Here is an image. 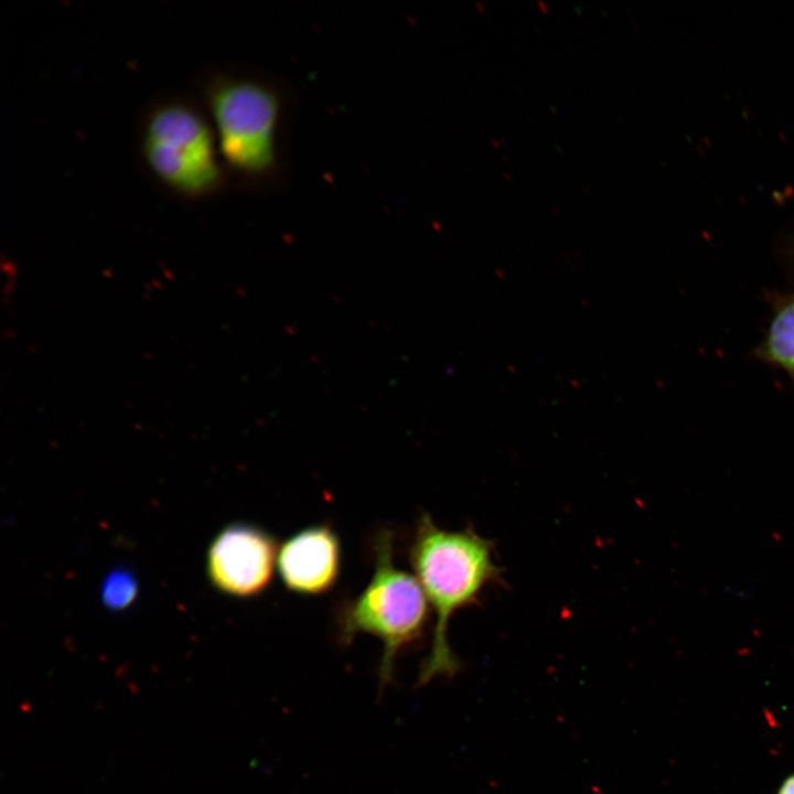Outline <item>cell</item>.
I'll use <instances>...</instances> for the list:
<instances>
[{"instance_id": "5", "label": "cell", "mask_w": 794, "mask_h": 794, "mask_svg": "<svg viewBox=\"0 0 794 794\" xmlns=\"http://www.w3.org/2000/svg\"><path fill=\"white\" fill-rule=\"evenodd\" d=\"M279 546L267 530L247 523L222 528L206 552V573L213 587L234 598L261 594L271 583Z\"/></svg>"}, {"instance_id": "2", "label": "cell", "mask_w": 794, "mask_h": 794, "mask_svg": "<svg viewBox=\"0 0 794 794\" xmlns=\"http://www.w3.org/2000/svg\"><path fill=\"white\" fill-rule=\"evenodd\" d=\"M409 560L436 618L431 648L419 672V684H426L458 672L448 641L449 621L501 573L489 539L472 529L440 528L427 513L417 519Z\"/></svg>"}, {"instance_id": "9", "label": "cell", "mask_w": 794, "mask_h": 794, "mask_svg": "<svg viewBox=\"0 0 794 794\" xmlns=\"http://www.w3.org/2000/svg\"><path fill=\"white\" fill-rule=\"evenodd\" d=\"M776 794H794V772L783 779Z\"/></svg>"}, {"instance_id": "7", "label": "cell", "mask_w": 794, "mask_h": 794, "mask_svg": "<svg viewBox=\"0 0 794 794\" xmlns=\"http://www.w3.org/2000/svg\"><path fill=\"white\" fill-rule=\"evenodd\" d=\"M763 353L771 362L794 374V299L771 322Z\"/></svg>"}, {"instance_id": "1", "label": "cell", "mask_w": 794, "mask_h": 794, "mask_svg": "<svg viewBox=\"0 0 794 794\" xmlns=\"http://www.w3.org/2000/svg\"><path fill=\"white\" fill-rule=\"evenodd\" d=\"M205 100L226 172L255 195L283 191L297 111L291 84L262 69L226 68L208 79Z\"/></svg>"}, {"instance_id": "6", "label": "cell", "mask_w": 794, "mask_h": 794, "mask_svg": "<svg viewBox=\"0 0 794 794\" xmlns=\"http://www.w3.org/2000/svg\"><path fill=\"white\" fill-rule=\"evenodd\" d=\"M341 562L337 533L328 524H316L296 532L279 546L277 571L289 591L320 596L335 586Z\"/></svg>"}, {"instance_id": "3", "label": "cell", "mask_w": 794, "mask_h": 794, "mask_svg": "<svg viewBox=\"0 0 794 794\" xmlns=\"http://www.w3.org/2000/svg\"><path fill=\"white\" fill-rule=\"evenodd\" d=\"M375 568L366 587L337 612V635L350 644L360 634H371L383 643L379 667L380 687L389 683L397 654L417 642L429 620V603L415 576L394 564V536L387 528L374 539Z\"/></svg>"}, {"instance_id": "4", "label": "cell", "mask_w": 794, "mask_h": 794, "mask_svg": "<svg viewBox=\"0 0 794 794\" xmlns=\"http://www.w3.org/2000/svg\"><path fill=\"white\" fill-rule=\"evenodd\" d=\"M141 150L152 174L176 194L210 196L226 183L213 126L187 103L171 100L151 109Z\"/></svg>"}, {"instance_id": "8", "label": "cell", "mask_w": 794, "mask_h": 794, "mask_svg": "<svg viewBox=\"0 0 794 794\" xmlns=\"http://www.w3.org/2000/svg\"><path fill=\"white\" fill-rule=\"evenodd\" d=\"M138 581L127 568H115L105 577L100 598L106 609L117 612L128 609L138 596Z\"/></svg>"}]
</instances>
